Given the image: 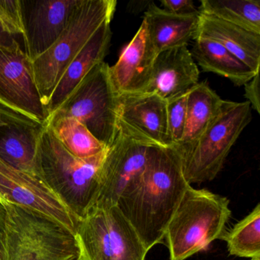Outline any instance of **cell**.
Masks as SVG:
<instances>
[{"label": "cell", "mask_w": 260, "mask_h": 260, "mask_svg": "<svg viewBox=\"0 0 260 260\" xmlns=\"http://www.w3.org/2000/svg\"><path fill=\"white\" fill-rule=\"evenodd\" d=\"M189 186L178 147L150 146L139 182L116 205L147 251L164 241L167 226Z\"/></svg>", "instance_id": "obj_1"}, {"label": "cell", "mask_w": 260, "mask_h": 260, "mask_svg": "<svg viewBox=\"0 0 260 260\" xmlns=\"http://www.w3.org/2000/svg\"><path fill=\"white\" fill-rule=\"evenodd\" d=\"M107 149L97 156L80 159L63 147L47 123L41 134L36 151V176L78 221L96 205L100 170Z\"/></svg>", "instance_id": "obj_2"}, {"label": "cell", "mask_w": 260, "mask_h": 260, "mask_svg": "<svg viewBox=\"0 0 260 260\" xmlns=\"http://www.w3.org/2000/svg\"><path fill=\"white\" fill-rule=\"evenodd\" d=\"M229 204L224 196L190 185L164 234L170 259H187L220 240L231 218Z\"/></svg>", "instance_id": "obj_3"}, {"label": "cell", "mask_w": 260, "mask_h": 260, "mask_svg": "<svg viewBox=\"0 0 260 260\" xmlns=\"http://www.w3.org/2000/svg\"><path fill=\"white\" fill-rule=\"evenodd\" d=\"M6 260H77L75 234L53 219L14 204L6 205Z\"/></svg>", "instance_id": "obj_4"}, {"label": "cell", "mask_w": 260, "mask_h": 260, "mask_svg": "<svg viewBox=\"0 0 260 260\" xmlns=\"http://www.w3.org/2000/svg\"><path fill=\"white\" fill-rule=\"evenodd\" d=\"M249 102L224 100L220 113L191 144L177 147L186 182L200 184L215 179L239 137L252 120Z\"/></svg>", "instance_id": "obj_5"}, {"label": "cell", "mask_w": 260, "mask_h": 260, "mask_svg": "<svg viewBox=\"0 0 260 260\" xmlns=\"http://www.w3.org/2000/svg\"><path fill=\"white\" fill-rule=\"evenodd\" d=\"M116 6L115 0H83L60 37L33 60L35 79L45 107L70 63L103 24L112 22Z\"/></svg>", "instance_id": "obj_6"}, {"label": "cell", "mask_w": 260, "mask_h": 260, "mask_svg": "<svg viewBox=\"0 0 260 260\" xmlns=\"http://www.w3.org/2000/svg\"><path fill=\"white\" fill-rule=\"evenodd\" d=\"M75 236L83 260H145L148 252L117 205L92 208Z\"/></svg>", "instance_id": "obj_7"}, {"label": "cell", "mask_w": 260, "mask_h": 260, "mask_svg": "<svg viewBox=\"0 0 260 260\" xmlns=\"http://www.w3.org/2000/svg\"><path fill=\"white\" fill-rule=\"evenodd\" d=\"M109 68L105 61L94 67L68 100L49 117L75 118L107 147L118 133V94L112 83Z\"/></svg>", "instance_id": "obj_8"}, {"label": "cell", "mask_w": 260, "mask_h": 260, "mask_svg": "<svg viewBox=\"0 0 260 260\" xmlns=\"http://www.w3.org/2000/svg\"><path fill=\"white\" fill-rule=\"evenodd\" d=\"M0 106L39 124L48 121L32 62L16 39L0 45Z\"/></svg>", "instance_id": "obj_9"}, {"label": "cell", "mask_w": 260, "mask_h": 260, "mask_svg": "<svg viewBox=\"0 0 260 260\" xmlns=\"http://www.w3.org/2000/svg\"><path fill=\"white\" fill-rule=\"evenodd\" d=\"M150 147L118 130L100 170L95 206H115L136 186L145 170Z\"/></svg>", "instance_id": "obj_10"}, {"label": "cell", "mask_w": 260, "mask_h": 260, "mask_svg": "<svg viewBox=\"0 0 260 260\" xmlns=\"http://www.w3.org/2000/svg\"><path fill=\"white\" fill-rule=\"evenodd\" d=\"M83 0H20L25 53L31 62L60 37Z\"/></svg>", "instance_id": "obj_11"}, {"label": "cell", "mask_w": 260, "mask_h": 260, "mask_svg": "<svg viewBox=\"0 0 260 260\" xmlns=\"http://www.w3.org/2000/svg\"><path fill=\"white\" fill-rule=\"evenodd\" d=\"M167 105L156 93L118 95L117 128L149 146H173L167 126Z\"/></svg>", "instance_id": "obj_12"}, {"label": "cell", "mask_w": 260, "mask_h": 260, "mask_svg": "<svg viewBox=\"0 0 260 260\" xmlns=\"http://www.w3.org/2000/svg\"><path fill=\"white\" fill-rule=\"evenodd\" d=\"M0 194L7 203L38 211L76 233L78 220L37 176L14 168L0 158Z\"/></svg>", "instance_id": "obj_13"}, {"label": "cell", "mask_w": 260, "mask_h": 260, "mask_svg": "<svg viewBox=\"0 0 260 260\" xmlns=\"http://www.w3.org/2000/svg\"><path fill=\"white\" fill-rule=\"evenodd\" d=\"M157 54L143 20L136 35L124 47L118 61L109 68L111 79L118 95L141 93L145 89Z\"/></svg>", "instance_id": "obj_14"}, {"label": "cell", "mask_w": 260, "mask_h": 260, "mask_svg": "<svg viewBox=\"0 0 260 260\" xmlns=\"http://www.w3.org/2000/svg\"><path fill=\"white\" fill-rule=\"evenodd\" d=\"M199 77L200 71L188 47L171 48L156 56L150 82L142 92L156 93L168 101L188 92L199 83Z\"/></svg>", "instance_id": "obj_15"}, {"label": "cell", "mask_w": 260, "mask_h": 260, "mask_svg": "<svg viewBox=\"0 0 260 260\" xmlns=\"http://www.w3.org/2000/svg\"><path fill=\"white\" fill-rule=\"evenodd\" d=\"M110 24L106 22L95 31L63 73L47 105L48 118L68 100L91 70L104 61L112 39Z\"/></svg>", "instance_id": "obj_16"}, {"label": "cell", "mask_w": 260, "mask_h": 260, "mask_svg": "<svg viewBox=\"0 0 260 260\" xmlns=\"http://www.w3.org/2000/svg\"><path fill=\"white\" fill-rule=\"evenodd\" d=\"M147 34L157 54L194 40L199 26V12L178 15L150 3L144 13Z\"/></svg>", "instance_id": "obj_17"}, {"label": "cell", "mask_w": 260, "mask_h": 260, "mask_svg": "<svg viewBox=\"0 0 260 260\" xmlns=\"http://www.w3.org/2000/svg\"><path fill=\"white\" fill-rule=\"evenodd\" d=\"M45 125L20 117L0 127V158L14 168L36 176V151Z\"/></svg>", "instance_id": "obj_18"}, {"label": "cell", "mask_w": 260, "mask_h": 260, "mask_svg": "<svg viewBox=\"0 0 260 260\" xmlns=\"http://www.w3.org/2000/svg\"><path fill=\"white\" fill-rule=\"evenodd\" d=\"M199 37L218 42L252 71L259 73L260 35L199 13L196 39Z\"/></svg>", "instance_id": "obj_19"}, {"label": "cell", "mask_w": 260, "mask_h": 260, "mask_svg": "<svg viewBox=\"0 0 260 260\" xmlns=\"http://www.w3.org/2000/svg\"><path fill=\"white\" fill-rule=\"evenodd\" d=\"M191 54L196 64L205 72L213 73L231 80L235 86H244L256 74L218 42L199 37L194 39Z\"/></svg>", "instance_id": "obj_20"}, {"label": "cell", "mask_w": 260, "mask_h": 260, "mask_svg": "<svg viewBox=\"0 0 260 260\" xmlns=\"http://www.w3.org/2000/svg\"><path fill=\"white\" fill-rule=\"evenodd\" d=\"M224 100L213 90L207 82H201L188 91L185 130L181 144H191L220 113ZM177 147V146H176Z\"/></svg>", "instance_id": "obj_21"}, {"label": "cell", "mask_w": 260, "mask_h": 260, "mask_svg": "<svg viewBox=\"0 0 260 260\" xmlns=\"http://www.w3.org/2000/svg\"><path fill=\"white\" fill-rule=\"evenodd\" d=\"M58 141L74 156L92 157L108 148L80 121L71 117H51L47 121Z\"/></svg>", "instance_id": "obj_22"}, {"label": "cell", "mask_w": 260, "mask_h": 260, "mask_svg": "<svg viewBox=\"0 0 260 260\" xmlns=\"http://www.w3.org/2000/svg\"><path fill=\"white\" fill-rule=\"evenodd\" d=\"M199 12L260 35L259 0H202Z\"/></svg>", "instance_id": "obj_23"}, {"label": "cell", "mask_w": 260, "mask_h": 260, "mask_svg": "<svg viewBox=\"0 0 260 260\" xmlns=\"http://www.w3.org/2000/svg\"><path fill=\"white\" fill-rule=\"evenodd\" d=\"M220 240L226 242L230 255L260 258V205L226 231Z\"/></svg>", "instance_id": "obj_24"}, {"label": "cell", "mask_w": 260, "mask_h": 260, "mask_svg": "<svg viewBox=\"0 0 260 260\" xmlns=\"http://www.w3.org/2000/svg\"><path fill=\"white\" fill-rule=\"evenodd\" d=\"M188 91L167 101V126H168L169 135H170L172 144L177 147L180 145L183 138Z\"/></svg>", "instance_id": "obj_25"}, {"label": "cell", "mask_w": 260, "mask_h": 260, "mask_svg": "<svg viewBox=\"0 0 260 260\" xmlns=\"http://www.w3.org/2000/svg\"><path fill=\"white\" fill-rule=\"evenodd\" d=\"M0 25L13 37L23 35L20 0H0Z\"/></svg>", "instance_id": "obj_26"}, {"label": "cell", "mask_w": 260, "mask_h": 260, "mask_svg": "<svg viewBox=\"0 0 260 260\" xmlns=\"http://www.w3.org/2000/svg\"><path fill=\"white\" fill-rule=\"evenodd\" d=\"M160 4L162 9L174 14H191L199 12L192 0H162Z\"/></svg>", "instance_id": "obj_27"}, {"label": "cell", "mask_w": 260, "mask_h": 260, "mask_svg": "<svg viewBox=\"0 0 260 260\" xmlns=\"http://www.w3.org/2000/svg\"><path fill=\"white\" fill-rule=\"evenodd\" d=\"M245 97L250 104L251 108L257 113H260L259 74H256L250 81L244 85Z\"/></svg>", "instance_id": "obj_28"}, {"label": "cell", "mask_w": 260, "mask_h": 260, "mask_svg": "<svg viewBox=\"0 0 260 260\" xmlns=\"http://www.w3.org/2000/svg\"><path fill=\"white\" fill-rule=\"evenodd\" d=\"M6 220H7V210H6V205H0V260H6Z\"/></svg>", "instance_id": "obj_29"}, {"label": "cell", "mask_w": 260, "mask_h": 260, "mask_svg": "<svg viewBox=\"0 0 260 260\" xmlns=\"http://www.w3.org/2000/svg\"><path fill=\"white\" fill-rule=\"evenodd\" d=\"M20 117L23 116L18 115V114L0 106V127L7 125V124H10V122L20 118Z\"/></svg>", "instance_id": "obj_30"}, {"label": "cell", "mask_w": 260, "mask_h": 260, "mask_svg": "<svg viewBox=\"0 0 260 260\" xmlns=\"http://www.w3.org/2000/svg\"><path fill=\"white\" fill-rule=\"evenodd\" d=\"M14 40H16L15 37L6 32L2 25H0V45H10Z\"/></svg>", "instance_id": "obj_31"}, {"label": "cell", "mask_w": 260, "mask_h": 260, "mask_svg": "<svg viewBox=\"0 0 260 260\" xmlns=\"http://www.w3.org/2000/svg\"><path fill=\"white\" fill-rule=\"evenodd\" d=\"M77 260H83V258H82V257H81V256H80V257H79V258H77Z\"/></svg>", "instance_id": "obj_32"}, {"label": "cell", "mask_w": 260, "mask_h": 260, "mask_svg": "<svg viewBox=\"0 0 260 260\" xmlns=\"http://www.w3.org/2000/svg\"><path fill=\"white\" fill-rule=\"evenodd\" d=\"M250 260H260V258H252V259Z\"/></svg>", "instance_id": "obj_33"}]
</instances>
